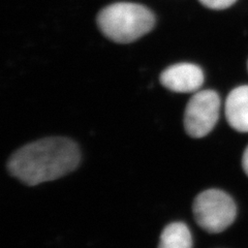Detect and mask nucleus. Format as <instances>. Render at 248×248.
I'll list each match as a JSON object with an SVG mask.
<instances>
[{
	"label": "nucleus",
	"instance_id": "nucleus-1",
	"mask_svg": "<svg viewBox=\"0 0 248 248\" xmlns=\"http://www.w3.org/2000/svg\"><path fill=\"white\" fill-rule=\"evenodd\" d=\"M78 145L66 138H46L16 151L7 168L13 176L27 185H37L65 176L79 166Z\"/></svg>",
	"mask_w": 248,
	"mask_h": 248
},
{
	"label": "nucleus",
	"instance_id": "nucleus-2",
	"mask_svg": "<svg viewBox=\"0 0 248 248\" xmlns=\"http://www.w3.org/2000/svg\"><path fill=\"white\" fill-rule=\"evenodd\" d=\"M97 25L111 41L128 44L150 32L155 25V17L144 5L118 2L100 11Z\"/></svg>",
	"mask_w": 248,
	"mask_h": 248
},
{
	"label": "nucleus",
	"instance_id": "nucleus-3",
	"mask_svg": "<svg viewBox=\"0 0 248 248\" xmlns=\"http://www.w3.org/2000/svg\"><path fill=\"white\" fill-rule=\"evenodd\" d=\"M199 226L209 232H220L234 222L237 206L230 195L220 189H208L196 198L192 206Z\"/></svg>",
	"mask_w": 248,
	"mask_h": 248
},
{
	"label": "nucleus",
	"instance_id": "nucleus-4",
	"mask_svg": "<svg viewBox=\"0 0 248 248\" xmlns=\"http://www.w3.org/2000/svg\"><path fill=\"white\" fill-rule=\"evenodd\" d=\"M220 98L213 90L199 91L188 102L184 113V128L192 138L207 136L219 117Z\"/></svg>",
	"mask_w": 248,
	"mask_h": 248
},
{
	"label": "nucleus",
	"instance_id": "nucleus-5",
	"mask_svg": "<svg viewBox=\"0 0 248 248\" xmlns=\"http://www.w3.org/2000/svg\"><path fill=\"white\" fill-rule=\"evenodd\" d=\"M160 83L162 86L174 92H195L204 83V73L196 64L178 63L168 67L161 73Z\"/></svg>",
	"mask_w": 248,
	"mask_h": 248
},
{
	"label": "nucleus",
	"instance_id": "nucleus-6",
	"mask_svg": "<svg viewBox=\"0 0 248 248\" xmlns=\"http://www.w3.org/2000/svg\"><path fill=\"white\" fill-rule=\"evenodd\" d=\"M226 117L240 133H248V85L232 90L226 100Z\"/></svg>",
	"mask_w": 248,
	"mask_h": 248
},
{
	"label": "nucleus",
	"instance_id": "nucleus-7",
	"mask_svg": "<svg viewBox=\"0 0 248 248\" xmlns=\"http://www.w3.org/2000/svg\"><path fill=\"white\" fill-rule=\"evenodd\" d=\"M191 232L185 223L172 222L160 235L158 248H191Z\"/></svg>",
	"mask_w": 248,
	"mask_h": 248
},
{
	"label": "nucleus",
	"instance_id": "nucleus-8",
	"mask_svg": "<svg viewBox=\"0 0 248 248\" xmlns=\"http://www.w3.org/2000/svg\"><path fill=\"white\" fill-rule=\"evenodd\" d=\"M204 6L211 10H226L232 6L237 0H199Z\"/></svg>",
	"mask_w": 248,
	"mask_h": 248
},
{
	"label": "nucleus",
	"instance_id": "nucleus-9",
	"mask_svg": "<svg viewBox=\"0 0 248 248\" xmlns=\"http://www.w3.org/2000/svg\"><path fill=\"white\" fill-rule=\"evenodd\" d=\"M242 167H243L244 172H245L246 175L248 176V146H247V148L245 149V151H244V153H243Z\"/></svg>",
	"mask_w": 248,
	"mask_h": 248
},
{
	"label": "nucleus",
	"instance_id": "nucleus-10",
	"mask_svg": "<svg viewBox=\"0 0 248 248\" xmlns=\"http://www.w3.org/2000/svg\"><path fill=\"white\" fill-rule=\"evenodd\" d=\"M247 69H248V62H247Z\"/></svg>",
	"mask_w": 248,
	"mask_h": 248
}]
</instances>
